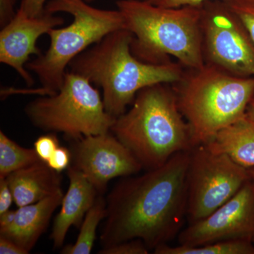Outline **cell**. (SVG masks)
Here are the masks:
<instances>
[{
  "instance_id": "8992f818",
  "label": "cell",
  "mask_w": 254,
  "mask_h": 254,
  "mask_svg": "<svg viewBox=\"0 0 254 254\" xmlns=\"http://www.w3.org/2000/svg\"><path fill=\"white\" fill-rule=\"evenodd\" d=\"M46 10L51 13L72 15L73 22L66 27L53 28L47 34L50 38L49 49L26 64L28 70L36 73L42 88L41 95H53L63 85L66 68L74 58L98 43L107 35L125 28L119 10L97 9L86 0H50Z\"/></svg>"
},
{
  "instance_id": "7a4b0ae2",
  "label": "cell",
  "mask_w": 254,
  "mask_h": 254,
  "mask_svg": "<svg viewBox=\"0 0 254 254\" xmlns=\"http://www.w3.org/2000/svg\"><path fill=\"white\" fill-rule=\"evenodd\" d=\"M133 35L126 28L107 35L78 55L68 65L70 71L88 78L103 91L105 109L119 118L146 87L181 81L185 71L180 63H145L131 51Z\"/></svg>"
},
{
  "instance_id": "603a6c76",
  "label": "cell",
  "mask_w": 254,
  "mask_h": 254,
  "mask_svg": "<svg viewBox=\"0 0 254 254\" xmlns=\"http://www.w3.org/2000/svg\"><path fill=\"white\" fill-rule=\"evenodd\" d=\"M71 150L65 147L59 146L47 164L55 171L61 173L71 165Z\"/></svg>"
},
{
  "instance_id": "9a60e30c",
  "label": "cell",
  "mask_w": 254,
  "mask_h": 254,
  "mask_svg": "<svg viewBox=\"0 0 254 254\" xmlns=\"http://www.w3.org/2000/svg\"><path fill=\"white\" fill-rule=\"evenodd\" d=\"M17 207L32 204L62 190V176L39 160L6 177Z\"/></svg>"
},
{
  "instance_id": "f1b7e54d",
  "label": "cell",
  "mask_w": 254,
  "mask_h": 254,
  "mask_svg": "<svg viewBox=\"0 0 254 254\" xmlns=\"http://www.w3.org/2000/svg\"><path fill=\"white\" fill-rule=\"evenodd\" d=\"M16 210H8L0 215V228L9 226L14 221Z\"/></svg>"
},
{
  "instance_id": "52a82bcc",
  "label": "cell",
  "mask_w": 254,
  "mask_h": 254,
  "mask_svg": "<svg viewBox=\"0 0 254 254\" xmlns=\"http://www.w3.org/2000/svg\"><path fill=\"white\" fill-rule=\"evenodd\" d=\"M25 113L33 126L62 133L66 140L110 131L115 120L105 109L103 98L88 78L66 71L59 91L30 102Z\"/></svg>"
},
{
  "instance_id": "ffe728a7",
  "label": "cell",
  "mask_w": 254,
  "mask_h": 254,
  "mask_svg": "<svg viewBox=\"0 0 254 254\" xmlns=\"http://www.w3.org/2000/svg\"><path fill=\"white\" fill-rule=\"evenodd\" d=\"M242 20L254 42V0H224Z\"/></svg>"
},
{
  "instance_id": "7c38bea8",
  "label": "cell",
  "mask_w": 254,
  "mask_h": 254,
  "mask_svg": "<svg viewBox=\"0 0 254 254\" xmlns=\"http://www.w3.org/2000/svg\"><path fill=\"white\" fill-rule=\"evenodd\" d=\"M64 23L63 17L46 10L41 16L29 17L18 9L0 32V62L14 68L28 86H33L34 79L25 65L31 55L42 54L36 45L38 38Z\"/></svg>"
},
{
  "instance_id": "6da1fadb",
  "label": "cell",
  "mask_w": 254,
  "mask_h": 254,
  "mask_svg": "<svg viewBox=\"0 0 254 254\" xmlns=\"http://www.w3.org/2000/svg\"><path fill=\"white\" fill-rule=\"evenodd\" d=\"M190 158V151L180 152L161 167L117 183L106 198L102 248L138 239L154 250L178 237L187 219Z\"/></svg>"
},
{
  "instance_id": "44dd1931",
  "label": "cell",
  "mask_w": 254,
  "mask_h": 254,
  "mask_svg": "<svg viewBox=\"0 0 254 254\" xmlns=\"http://www.w3.org/2000/svg\"><path fill=\"white\" fill-rule=\"evenodd\" d=\"M149 249L141 240H132L121 242L118 245L102 248L99 254H148Z\"/></svg>"
},
{
  "instance_id": "4316f807",
  "label": "cell",
  "mask_w": 254,
  "mask_h": 254,
  "mask_svg": "<svg viewBox=\"0 0 254 254\" xmlns=\"http://www.w3.org/2000/svg\"><path fill=\"white\" fill-rule=\"evenodd\" d=\"M16 0H0V26H6L14 17Z\"/></svg>"
},
{
  "instance_id": "ac0fdd59",
  "label": "cell",
  "mask_w": 254,
  "mask_h": 254,
  "mask_svg": "<svg viewBox=\"0 0 254 254\" xmlns=\"http://www.w3.org/2000/svg\"><path fill=\"white\" fill-rule=\"evenodd\" d=\"M254 242L250 240L219 241L197 247L164 245L154 250L155 254H254Z\"/></svg>"
},
{
  "instance_id": "83f0119b",
  "label": "cell",
  "mask_w": 254,
  "mask_h": 254,
  "mask_svg": "<svg viewBox=\"0 0 254 254\" xmlns=\"http://www.w3.org/2000/svg\"><path fill=\"white\" fill-rule=\"evenodd\" d=\"M0 254H27L29 253L13 241L6 237L0 236Z\"/></svg>"
},
{
  "instance_id": "7402d4cb",
  "label": "cell",
  "mask_w": 254,
  "mask_h": 254,
  "mask_svg": "<svg viewBox=\"0 0 254 254\" xmlns=\"http://www.w3.org/2000/svg\"><path fill=\"white\" fill-rule=\"evenodd\" d=\"M60 146V142L55 133H48L38 137L34 143V149L43 161L48 163L49 159Z\"/></svg>"
},
{
  "instance_id": "f546056e",
  "label": "cell",
  "mask_w": 254,
  "mask_h": 254,
  "mask_svg": "<svg viewBox=\"0 0 254 254\" xmlns=\"http://www.w3.org/2000/svg\"><path fill=\"white\" fill-rule=\"evenodd\" d=\"M247 114L254 121V97L253 99L251 100L250 105H249L248 108H247Z\"/></svg>"
},
{
  "instance_id": "2e32d148",
  "label": "cell",
  "mask_w": 254,
  "mask_h": 254,
  "mask_svg": "<svg viewBox=\"0 0 254 254\" xmlns=\"http://www.w3.org/2000/svg\"><path fill=\"white\" fill-rule=\"evenodd\" d=\"M206 145L246 169L254 168V121L248 115L223 128Z\"/></svg>"
},
{
  "instance_id": "277c9868",
  "label": "cell",
  "mask_w": 254,
  "mask_h": 254,
  "mask_svg": "<svg viewBox=\"0 0 254 254\" xmlns=\"http://www.w3.org/2000/svg\"><path fill=\"white\" fill-rule=\"evenodd\" d=\"M116 4L133 35L131 51L138 59L162 64L173 57L187 69L204 66L202 6L161 7L146 0H118Z\"/></svg>"
},
{
  "instance_id": "30bf717a",
  "label": "cell",
  "mask_w": 254,
  "mask_h": 254,
  "mask_svg": "<svg viewBox=\"0 0 254 254\" xmlns=\"http://www.w3.org/2000/svg\"><path fill=\"white\" fill-rule=\"evenodd\" d=\"M71 142V166L81 171L100 194L110 180L136 175L143 167L111 131Z\"/></svg>"
},
{
  "instance_id": "4fadbf2b",
  "label": "cell",
  "mask_w": 254,
  "mask_h": 254,
  "mask_svg": "<svg viewBox=\"0 0 254 254\" xmlns=\"http://www.w3.org/2000/svg\"><path fill=\"white\" fill-rule=\"evenodd\" d=\"M69 185L64 195L61 209L55 217L50 240L55 248L63 247L70 227L80 228L88 210L94 204L99 192L86 176L70 165L67 169Z\"/></svg>"
},
{
  "instance_id": "d4e9b609",
  "label": "cell",
  "mask_w": 254,
  "mask_h": 254,
  "mask_svg": "<svg viewBox=\"0 0 254 254\" xmlns=\"http://www.w3.org/2000/svg\"><path fill=\"white\" fill-rule=\"evenodd\" d=\"M150 4L161 7L177 8L185 6H202L212 0H146Z\"/></svg>"
},
{
  "instance_id": "3957f363",
  "label": "cell",
  "mask_w": 254,
  "mask_h": 254,
  "mask_svg": "<svg viewBox=\"0 0 254 254\" xmlns=\"http://www.w3.org/2000/svg\"><path fill=\"white\" fill-rule=\"evenodd\" d=\"M170 85L141 90L131 108L115 120L110 129L145 170L161 167L174 155L194 147L176 92Z\"/></svg>"
},
{
  "instance_id": "ba28073f",
  "label": "cell",
  "mask_w": 254,
  "mask_h": 254,
  "mask_svg": "<svg viewBox=\"0 0 254 254\" xmlns=\"http://www.w3.org/2000/svg\"><path fill=\"white\" fill-rule=\"evenodd\" d=\"M248 169L205 145L190 150L187 173L189 224L206 218L234 196L251 180Z\"/></svg>"
},
{
  "instance_id": "d6986e66",
  "label": "cell",
  "mask_w": 254,
  "mask_h": 254,
  "mask_svg": "<svg viewBox=\"0 0 254 254\" xmlns=\"http://www.w3.org/2000/svg\"><path fill=\"white\" fill-rule=\"evenodd\" d=\"M41 160L34 148L20 146L0 131V179Z\"/></svg>"
},
{
  "instance_id": "484cf974",
  "label": "cell",
  "mask_w": 254,
  "mask_h": 254,
  "mask_svg": "<svg viewBox=\"0 0 254 254\" xmlns=\"http://www.w3.org/2000/svg\"><path fill=\"white\" fill-rule=\"evenodd\" d=\"M14 201L12 192L6 179H0V215L9 210Z\"/></svg>"
},
{
  "instance_id": "8fae6325",
  "label": "cell",
  "mask_w": 254,
  "mask_h": 254,
  "mask_svg": "<svg viewBox=\"0 0 254 254\" xmlns=\"http://www.w3.org/2000/svg\"><path fill=\"white\" fill-rule=\"evenodd\" d=\"M179 245L197 247L219 241L254 242V182L251 179L226 203L206 218L189 224L177 237Z\"/></svg>"
},
{
  "instance_id": "9c48e42d",
  "label": "cell",
  "mask_w": 254,
  "mask_h": 254,
  "mask_svg": "<svg viewBox=\"0 0 254 254\" xmlns=\"http://www.w3.org/2000/svg\"><path fill=\"white\" fill-rule=\"evenodd\" d=\"M201 30L205 63L239 77H254V42L224 0L202 5Z\"/></svg>"
},
{
  "instance_id": "5b68a950",
  "label": "cell",
  "mask_w": 254,
  "mask_h": 254,
  "mask_svg": "<svg viewBox=\"0 0 254 254\" xmlns=\"http://www.w3.org/2000/svg\"><path fill=\"white\" fill-rule=\"evenodd\" d=\"M188 70L174 88L195 147L206 144L247 115L254 97V77L234 76L206 63Z\"/></svg>"
},
{
  "instance_id": "4dcf8cb0",
  "label": "cell",
  "mask_w": 254,
  "mask_h": 254,
  "mask_svg": "<svg viewBox=\"0 0 254 254\" xmlns=\"http://www.w3.org/2000/svg\"><path fill=\"white\" fill-rule=\"evenodd\" d=\"M252 180L254 182V168L249 169Z\"/></svg>"
},
{
  "instance_id": "e0dca14e",
  "label": "cell",
  "mask_w": 254,
  "mask_h": 254,
  "mask_svg": "<svg viewBox=\"0 0 254 254\" xmlns=\"http://www.w3.org/2000/svg\"><path fill=\"white\" fill-rule=\"evenodd\" d=\"M107 213L106 199L98 195L94 204L88 210L83 219L77 240L73 245L65 246L61 251L64 254H89L95 239L98 225L104 220Z\"/></svg>"
},
{
  "instance_id": "5bb4252c",
  "label": "cell",
  "mask_w": 254,
  "mask_h": 254,
  "mask_svg": "<svg viewBox=\"0 0 254 254\" xmlns=\"http://www.w3.org/2000/svg\"><path fill=\"white\" fill-rule=\"evenodd\" d=\"M63 197V190H60L36 203L18 207L12 223L0 228V236L9 239L30 253L46 231L55 210L62 204Z\"/></svg>"
},
{
  "instance_id": "cb8c5ba5",
  "label": "cell",
  "mask_w": 254,
  "mask_h": 254,
  "mask_svg": "<svg viewBox=\"0 0 254 254\" xmlns=\"http://www.w3.org/2000/svg\"><path fill=\"white\" fill-rule=\"evenodd\" d=\"M88 2L93 0H86ZM47 0H22L19 9L29 17L41 16L46 11Z\"/></svg>"
}]
</instances>
